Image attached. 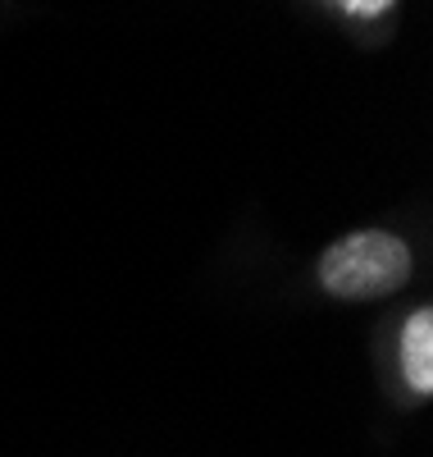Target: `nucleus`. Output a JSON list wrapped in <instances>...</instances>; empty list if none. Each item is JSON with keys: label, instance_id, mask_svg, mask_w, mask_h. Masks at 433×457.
Instances as JSON below:
<instances>
[{"label": "nucleus", "instance_id": "nucleus-2", "mask_svg": "<svg viewBox=\"0 0 433 457\" xmlns=\"http://www.w3.org/2000/svg\"><path fill=\"white\" fill-rule=\"evenodd\" d=\"M402 375L420 398L433 394V312L429 307H420L402 329Z\"/></svg>", "mask_w": 433, "mask_h": 457}, {"label": "nucleus", "instance_id": "nucleus-1", "mask_svg": "<svg viewBox=\"0 0 433 457\" xmlns=\"http://www.w3.org/2000/svg\"><path fill=\"white\" fill-rule=\"evenodd\" d=\"M411 275V247L388 228H356L320 256V284L342 302H370L397 293Z\"/></svg>", "mask_w": 433, "mask_h": 457}, {"label": "nucleus", "instance_id": "nucleus-3", "mask_svg": "<svg viewBox=\"0 0 433 457\" xmlns=\"http://www.w3.org/2000/svg\"><path fill=\"white\" fill-rule=\"evenodd\" d=\"M329 5H338L351 19H374V14H383L392 5V0H329Z\"/></svg>", "mask_w": 433, "mask_h": 457}]
</instances>
